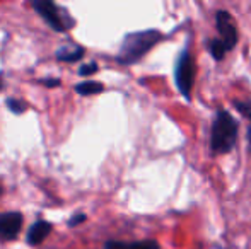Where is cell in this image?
Segmentation results:
<instances>
[{
    "instance_id": "1",
    "label": "cell",
    "mask_w": 251,
    "mask_h": 249,
    "mask_svg": "<svg viewBox=\"0 0 251 249\" xmlns=\"http://www.w3.org/2000/svg\"><path fill=\"white\" fill-rule=\"evenodd\" d=\"M162 40V34L157 29H146L128 33L122 41V46L116 55V60L122 65H133L142 60L147 53Z\"/></svg>"
},
{
    "instance_id": "2",
    "label": "cell",
    "mask_w": 251,
    "mask_h": 249,
    "mask_svg": "<svg viewBox=\"0 0 251 249\" xmlns=\"http://www.w3.org/2000/svg\"><path fill=\"white\" fill-rule=\"evenodd\" d=\"M238 121L226 110H217L210 126V152L212 156H222L232 150L238 142Z\"/></svg>"
},
{
    "instance_id": "3",
    "label": "cell",
    "mask_w": 251,
    "mask_h": 249,
    "mask_svg": "<svg viewBox=\"0 0 251 249\" xmlns=\"http://www.w3.org/2000/svg\"><path fill=\"white\" fill-rule=\"evenodd\" d=\"M193 79H195V62H193L192 51L190 46L186 45L181 50V53L176 58L175 65V82L178 91L181 92V96L186 101L192 99V87H193Z\"/></svg>"
},
{
    "instance_id": "4",
    "label": "cell",
    "mask_w": 251,
    "mask_h": 249,
    "mask_svg": "<svg viewBox=\"0 0 251 249\" xmlns=\"http://www.w3.org/2000/svg\"><path fill=\"white\" fill-rule=\"evenodd\" d=\"M33 7L55 31H60V33H62V31L72 29L74 19L69 16V12H67L65 9L58 7L56 3L48 2V0H34Z\"/></svg>"
},
{
    "instance_id": "5",
    "label": "cell",
    "mask_w": 251,
    "mask_h": 249,
    "mask_svg": "<svg viewBox=\"0 0 251 249\" xmlns=\"http://www.w3.org/2000/svg\"><path fill=\"white\" fill-rule=\"evenodd\" d=\"M215 24H217V31L221 34L222 45L226 46V50L231 51L238 45V29H236L234 19H232V16L227 10H217Z\"/></svg>"
},
{
    "instance_id": "6",
    "label": "cell",
    "mask_w": 251,
    "mask_h": 249,
    "mask_svg": "<svg viewBox=\"0 0 251 249\" xmlns=\"http://www.w3.org/2000/svg\"><path fill=\"white\" fill-rule=\"evenodd\" d=\"M23 229V213H0V241H14Z\"/></svg>"
},
{
    "instance_id": "7",
    "label": "cell",
    "mask_w": 251,
    "mask_h": 249,
    "mask_svg": "<svg viewBox=\"0 0 251 249\" xmlns=\"http://www.w3.org/2000/svg\"><path fill=\"white\" fill-rule=\"evenodd\" d=\"M51 232V224L47 220H38L33 226L29 227V232H27V243L31 246H38L40 243H43L48 237V234Z\"/></svg>"
},
{
    "instance_id": "8",
    "label": "cell",
    "mask_w": 251,
    "mask_h": 249,
    "mask_svg": "<svg viewBox=\"0 0 251 249\" xmlns=\"http://www.w3.org/2000/svg\"><path fill=\"white\" fill-rule=\"evenodd\" d=\"M157 241L154 239H144V241H133V243H125V241H108L104 244V249H159Z\"/></svg>"
},
{
    "instance_id": "9",
    "label": "cell",
    "mask_w": 251,
    "mask_h": 249,
    "mask_svg": "<svg viewBox=\"0 0 251 249\" xmlns=\"http://www.w3.org/2000/svg\"><path fill=\"white\" fill-rule=\"evenodd\" d=\"M86 50L84 46H77V45H70V46H63L56 51V60L65 62V63H74L84 57Z\"/></svg>"
},
{
    "instance_id": "10",
    "label": "cell",
    "mask_w": 251,
    "mask_h": 249,
    "mask_svg": "<svg viewBox=\"0 0 251 249\" xmlns=\"http://www.w3.org/2000/svg\"><path fill=\"white\" fill-rule=\"evenodd\" d=\"M104 86L101 82H96V80H87V82H79L75 86V91L80 94V96H93V94L102 92Z\"/></svg>"
},
{
    "instance_id": "11",
    "label": "cell",
    "mask_w": 251,
    "mask_h": 249,
    "mask_svg": "<svg viewBox=\"0 0 251 249\" xmlns=\"http://www.w3.org/2000/svg\"><path fill=\"white\" fill-rule=\"evenodd\" d=\"M207 50H208L210 57L214 58L215 62L224 60L226 53H227V50H226V46L222 45L221 40H208L207 41Z\"/></svg>"
},
{
    "instance_id": "12",
    "label": "cell",
    "mask_w": 251,
    "mask_h": 249,
    "mask_svg": "<svg viewBox=\"0 0 251 249\" xmlns=\"http://www.w3.org/2000/svg\"><path fill=\"white\" fill-rule=\"evenodd\" d=\"M7 108H9L12 113L23 114L24 111L27 110V104L23 103V101H19V99H7Z\"/></svg>"
},
{
    "instance_id": "13",
    "label": "cell",
    "mask_w": 251,
    "mask_h": 249,
    "mask_svg": "<svg viewBox=\"0 0 251 249\" xmlns=\"http://www.w3.org/2000/svg\"><path fill=\"white\" fill-rule=\"evenodd\" d=\"M98 72V63L96 62H91V63H86V65L80 67L79 70V75L86 77V75H91V73Z\"/></svg>"
},
{
    "instance_id": "14",
    "label": "cell",
    "mask_w": 251,
    "mask_h": 249,
    "mask_svg": "<svg viewBox=\"0 0 251 249\" xmlns=\"http://www.w3.org/2000/svg\"><path fill=\"white\" fill-rule=\"evenodd\" d=\"M84 220H86V215H84V213H77V215H74L72 219L69 220V226L75 227V226H79V224H82Z\"/></svg>"
},
{
    "instance_id": "15",
    "label": "cell",
    "mask_w": 251,
    "mask_h": 249,
    "mask_svg": "<svg viewBox=\"0 0 251 249\" xmlns=\"http://www.w3.org/2000/svg\"><path fill=\"white\" fill-rule=\"evenodd\" d=\"M43 84H45V86H48V87H55V86H58V84H60V80L58 79H48V80H43Z\"/></svg>"
},
{
    "instance_id": "16",
    "label": "cell",
    "mask_w": 251,
    "mask_h": 249,
    "mask_svg": "<svg viewBox=\"0 0 251 249\" xmlns=\"http://www.w3.org/2000/svg\"><path fill=\"white\" fill-rule=\"evenodd\" d=\"M248 143H250V150H251V123L248 125Z\"/></svg>"
},
{
    "instance_id": "17",
    "label": "cell",
    "mask_w": 251,
    "mask_h": 249,
    "mask_svg": "<svg viewBox=\"0 0 251 249\" xmlns=\"http://www.w3.org/2000/svg\"><path fill=\"white\" fill-rule=\"evenodd\" d=\"M0 89H2V79H0Z\"/></svg>"
}]
</instances>
